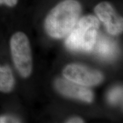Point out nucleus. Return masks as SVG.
<instances>
[{
	"label": "nucleus",
	"mask_w": 123,
	"mask_h": 123,
	"mask_svg": "<svg viewBox=\"0 0 123 123\" xmlns=\"http://www.w3.org/2000/svg\"><path fill=\"white\" fill-rule=\"evenodd\" d=\"M81 6L77 0H63L51 10L44 21V28L51 37L68 35L79 19Z\"/></svg>",
	"instance_id": "f257e3e1"
},
{
	"label": "nucleus",
	"mask_w": 123,
	"mask_h": 123,
	"mask_svg": "<svg viewBox=\"0 0 123 123\" xmlns=\"http://www.w3.org/2000/svg\"><path fill=\"white\" fill-rule=\"evenodd\" d=\"M99 25V20L94 15L80 18L66 40V46L73 51H91L96 41Z\"/></svg>",
	"instance_id": "f03ea898"
},
{
	"label": "nucleus",
	"mask_w": 123,
	"mask_h": 123,
	"mask_svg": "<svg viewBox=\"0 0 123 123\" xmlns=\"http://www.w3.org/2000/svg\"><path fill=\"white\" fill-rule=\"evenodd\" d=\"M10 55L15 68L21 77L30 76L33 69L31 51L28 38L24 33H14L9 41Z\"/></svg>",
	"instance_id": "7ed1b4c3"
},
{
	"label": "nucleus",
	"mask_w": 123,
	"mask_h": 123,
	"mask_svg": "<svg viewBox=\"0 0 123 123\" xmlns=\"http://www.w3.org/2000/svg\"><path fill=\"white\" fill-rule=\"evenodd\" d=\"M63 74L66 79L86 87L97 85L103 79L100 72L77 64L67 65L63 71Z\"/></svg>",
	"instance_id": "20e7f679"
},
{
	"label": "nucleus",
	"mask_w": 123,
	"mask_h": 123,
	"mask_svg": "<svg viewBox=\"0 0 123 123\" xmlns=\"http://www.w3.org/2000/svg\"><path fill=\"white\" fill-rule=\"evenodd\" d=\"M94 12L96 17L103 22L109 33L116 35L122 33L123 17L117 13L110 3L106 1L100 2L95 7Z\"/></svg>",
	"instance_id": "39448f33"
},
{
	"label": "nucleus",
	"mask_w": 123,
	"mask_h": 123,
	"mask_svg": "<svg viewBox=\"0 0 123 123\" xmlns=\"http://www.w3.org/2000/svg\"><path fill=\"white\" fill-rule=\"evenodd\" d=\"M55 86L56 90L65 96L87 103L92 102L93 99V93L91 91L68 79H58L55 81Z\"/></svg>",
	"instance_id": "423d86ee"
},
{
	"label": "nucleus",
	"mask_w": 123,
	"mask_h": 123,
	"mask_svg": "<svg viewBox=\"0 0 123 123\" xmlns=\"http://www.w3.org/2000/svg\"><path fill=\"white\" fill-rule=\"evenodd\" d=\"M98 55L106 59H112L116 56L117 53L116 44L111 39L101 36L96 42L93 48Z\"/></svg>",
	"instance_id": "0eeeda50"
},
{
	"label": "nucleus",
	"mask_w": 123,
	"mask_h": 123,
	"mask_svg": "<svg viewBox=\"0 0 123 123\" xmlns=\"http://www.w3.org/2000/svg\"><path fill=\"white\" fill-rule=\"evenodd\" d=\"M15 83L14 76L10 66L0 64V92L10 93L14 88Z\"/></svg>",
	"instance_id": "6e6552de"
},
{
	"label": "nucleus",
	"mask_w": 123,
	"mask_h": 123,
	"mask_svg": "<svg viewBox=\"0 0 123 123\" xmlns=\"http://www.w3.org/2000/svg\"><path fill=\"white\" fill-rule=\"evenodd\" d=\"M108 100L111 104L121 103L123 101V88L117 87L113 88L108 95Z\"/></svg>",
	"instance_id": "1a4fd4ad"
},
{
	"label": "nucleus",
	"mask_w": 123,
	"mask_h": 123,
	"mask_svg": "<svg viewBox=\"0 0 123 123\" xmlns=\"http://www.w3.org/2000/svg\"><path fill=\"white\" fill-rule=\"evenodd\" d=\"M21 121L16 117L10 115H0V123H20Z\"/></svg>",
	"instance_id": "9d476101"
},
{
	"label": "nucleus",
	"mask_w": 123,
	"mask_h": 123,
	"mask_svg": "<svg viewBox=\"0 0 123 123\" xmlns=\"http://www.w3.org/2000/svg\"><path fill=\"white\" fill-rule=\"evenodd\" d=\"M19 0H0V7L13 8L17 5Z\"/></svg>",
	"instance_id": "9b49d317"
},
{
	"label": "nucleus",
	"mask_w": 123,
	"mask_h": 123,
	"mask_svg": "<svg viewBox=\"0 0 123 123\" xmlns=\"http://www.w3.org/2000/svg\"><path fill=\"white\" fill-rule=\"evenodd\" d=\"M66 123H84V121L82 119H80V118L78 117H73L72 119H69L68 120L66 121Z\"/></svg>",
	"instance_id": "f8f14e48"
}]
</instances>
